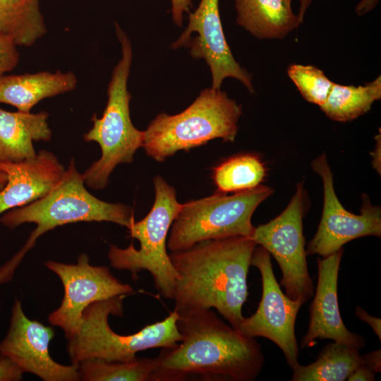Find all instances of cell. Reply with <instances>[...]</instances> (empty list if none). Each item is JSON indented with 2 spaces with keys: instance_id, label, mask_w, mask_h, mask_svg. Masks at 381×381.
I'll return each mask as SVG.
<instances>
[{
  "instance_id": "4dcf8cb0",
  "label": "cell",
  "mask_w": 381,
  "mask_h": 381,
  "mask_svg": "<svg viewBox=\"0 0 381 381\" xmlns=\"http://www.w3.org/2000/svg\"><path fill=\"white\" fill-rule=\"evenodd\" d=\"M375 373L367 366L361 364L356 370L348 377L349 381H374Z\"/></svg>"
},
{
  "instance_id": "7a4b0ae2",
  "label": "cell",
  "mask_w": 381,
  "mask_h": 381,
  "mask_svg": "<svg viewBox=\"0 0 381 381\" xmlns=\"http://www.w3.org/2000/svg\"><path fill=\"white\" fill-rule=\"evenodd\" d=\"M257 244L250 237L208 239L169 253L178 274L177 312L215 308L235 329L243 318L247 278Z\"/></svg>"
},
{
  "instance_id": "2e32d148",
  "label": "cell",
  "mask_w": 381,
  "mask_h": 381,
  "mask_svg": "<svg viewBox=\"0 0 381 381\" xmlns=\"http://www.w3.org/2000/svg\"><path fill=\"white\" fill-rule=\"evenodd\" d=\"M7 183L0 191V214L26 205L49 193L61 181L66 169L51 152L40 150L30 159L0 162Z\"/></svg>"
},
{
  "instance_id": "5bb4252c",
  "label": "cell",
  "mask_w": 381,
  "mask_h": 381,
  "mask_svg": "<svg viewBox=\"0 0 381 381\" xmlns=\"http://www.w3.org/2000/svg\"><path fill=\"white\" fill-rule=\"evenodd\" d=\"M54 337L51 327L30 320L21 301L16 299L8 332L0 343V356L9 358L23 373L35 374L44 381L80 380L78 365H64L51 357L49 346Z\"/></svg>"
},
{
  "instance_id": "3957f363",
  "label": "cell",
  "mask_w": 381,
  "mask_h": 381,
  "mask_svg": "<svg viewBox=\"0 0 381 381\" xmlns=\"http://www.w3.org/2000/svg\"><path fill=\"white\" fill-rule=\"evenodd\" d=\"M134 220L131 207L101 200L88 192L83 174L72 159L64 176L49 193L26 205L8 210L0 217V222L10 229L24 223L37 225L23 248L0 267V284L12 279L24 255L47 231L78 222H110L128 229Z\"/></svg>"
},
{
  "instance_id": "d6a6232c",
  "label": "cell",
  "mask_w": 381,
  "mask_h": 381,
  "mask_svg": "<svg viewBox=\"0 0 381 381\" xmlns=\"http://www.w3.org/2000/svg\"><path fill=\"white\" fill-rule=\"evenodd\" d=\"M377 144L375 148V150L373 152L372 158H373V164L375 169H377L379 173H380V159H378V157L380 159V133L379 135H377L375 137Z\"/></svg>"
},
{
  "instance_id": "ffe728a7",
  "label": "cell",
  "mask_w": 381,
  "mask_h": 381,
  "mask_svg": "<svg viewBox=\"0 0 381 381\" xmlns=\"http://www.w3.org/2000/svg\"><path fill=\"white\" fill-rule=\"evenodd\" d=\"M362 364L359 349L333 341L319 353L318 359L292 369V381H344Z\"/></svg>"
},
{
  "instance_id": "484cf974",
  "label": "cell",
  "mask_w": 381,
  "mask_h": 381,
  "mask_svg": "<svg viewBox=\"0 0 381 381\" xmlns=\"http://www.w3.org/2000/svg\"><path fill=\"white\" fill-rule=\"evenodd\" d=\"M17 47L12 38L0 34V77L18 65L20 54Z\"/></svg>"
},
{
  "instance_id": "4fadbf2b",
  "label": "cell",
  "mask_w": 381,
  "mask_h": 381,
  "mask_svg": "<svg viewBox=\"0 0 381 381\" xmlns=\"http://www.w3.org/2000/svg\"><path fill=\"white\" fill-rule=\"evenodd\" d=\"M183 46L189 48L193 58L205 61L212 74V87L220 89L225 78H234L254 92L251 75L235 60L226 40L219 0H200L196 10L189 13L187 28L171 48Z\"/></svg>"
},
{
  "instance_id": "44dd1931",
  "label": "cell",
  "mask_w": 381,
  "mask_h": 381,
  "mask_svg": "<svg viewBox=\"0 0 381 381\" xmlns=\"http://www.w3.org/2000/svg\"><path fill=\"white\" fill-rule=\"evenodd\" d=\"M47 32L40 0H0V34L30 47Z\"/></svg>"
},
{
  "instance_id": "e0dca14e",
  "label": "cell",
  "mask_w": 381,
  "mask_h": 381,
  "mask_svg": "<svg viewBox=\"0 0 381 381\" xmlns=\"http://www.w3.org/2000/svg\"><path fill=\"white\" fill-rule=\"evenodd\" d=\"M78 79L72 71L2 75L0 77V103L30 112L41 100L72 91Z\"/></svg>"
},
{
  "instance_id": "83f0119b",
  "label": "cell",
  "mask_w": 381,
  "mask_h": 381,
  "mask_svg": "<svg viewBox=\"0 0 381 381\" xmlns=\"http://www.w3.org/2000/svg\"><path fill=\"white\" fill-rule=\"evenodd\" d=\"M171 2L173 22L176 25L181 27L183 14L190 13V8L192 7V0H171Z\"/></svg>"
},
{
  "instance_id": "cb8c5ba5",
  "label": "cell",
  "mask_w": 381,
  "mask_h": 381,
  "mask_svg": "<svg viewBox=\"0 0 381 381\" xmlns=\"http://www.w3.org/2000/svg\"><path fill=\"white\" fill-rule=\"evenodd\" d=\"M155 367V358L131 361L90 358L78 364V371L80 379L85 381H150Z\"/></svg>"
},
{
  "instance_id": "f1b7e54d",
  "label": "cell",
  "mask_w": 381,
  "mask_h": 381,
  "mask_svg": "<svg viewBox=\"0 0 381 381\" xmlns=\"http://www.w3.org/2000/svg\"><path fill=\"white\" fill-rule=\"evenodd\" d=\"M356 316L362 321L368 323L373 329L379 340H381V320L368 314L364 309L357 306L355 309Z\"/></svg>"
},
{
  "instance_id": "836d02e7",
  "label": "cell",
  "mask_w": 381,
  "mask_h": 381,
  "mask_svg": "<svg viewBox=\"0 0 381 381\" xmlns=\"http://www.w3.org/2000/svg\"><path fill=\"white\" fill-rule=\"evenodd\" d=\"M311 1L312 0H300L299 11L297 16L298 17V19L301 23L303 20L305 13L307 8H308V6L310 5Z\"/></svg>"
},
{
  "instance_id": "8fae6325",
  "label": "cell",
  "mask_w": 381,
  "mask_h": 381,
  "mask_svg": "<svg viewBox=\"0 0 381 381\" xmlns=\"http://www.w3.org/2000/svg\"><path fill=\"white\" fill-rule=\"evenodd\" d=\"M44 265L59 277L64 289L60 306L48 320L52 325L61 327L67 339L78 332L83 312L90 305L133 292L131 286L116 279L108 267L91 265L85 253L78 256L77 264L49 260Z\"/></svg>"
},
{
  "instance_id": "9c48e42d",
  "label": "cell",
  "mask_w": 381,
  "mask_h": 381,
  "mask_svg": "<svg viewBox=\"0 0 381 381\" xmlns=\"http://www.w3.org/2000/svg\"><path fill=\"white\" fill-rule=\"evenodd\" d=\"M303 188L298 183L286 209L269 222L255 227L251 238L277 262L282 272L280 286L290 298L302 304L313 294L303 232Z\"/></svg>"
},
{
  "instance_id": "8992f818",
  "label": "cell",
  "mask_w": 381,
  "mask_h": 381,
  "mask_svg": "<svg viewBox=\"0 0 381 381\" xmlns=\"http://www.w3.org/2000/svg\"><path fill=\"white\" fill-rule=\"evenodd\" d=\"M119 296L95 302L84 310L78 332L68 339V353L73 364L90 358L131 361L136 353L153 348H167L181 341L177 327L179 314L174 310L163 320L147 325L136 333L121 335L109 325L110 315H123V299Z\"/></svg>"
},
{
  "instance_id": "7402d4cb",
  "label": "cell",
  "mask_w": 381,
  "mask_h": 381,
  "mask_svg": "<svg viewBox=\"0 0 381 381\" xmlns=\"http://www.w3.org/2000/svg\"><path fill=\"white\" fill-rule=\"evenodd\" d=\"M381 98V77L364 85H343L334 83L321 110L332 120L348 122L367 113Z\"/></svg>"
},
{
  "instance_id": "7c38bea8",
  "label": "cell",
  "mask_w": 381,
  "mask_h": 381,
  "mask_svg": "<svg viewBox=\"0 0 381 381\" xmlns=\"http://www.w3.org/2000/svg\"><path fill=\"white\" fill-rule=\"evenodd\" d=\"M313 169L322 179L324 202L320 222L306 249L307 255L322 258L342 248L346 243L364 236H381V210L373 205L368 195L363 197L359 214L348 212L339 200L334 188L333 173L325 154L311 162Z\"/></svg>"
},
{
  "instance_id": "52a82bcc",
  "label": "cell",
  "mask_w": 381,
  "mask_h": 381,
  "mask_svg": "<svg viewBox=\"0 0 381 381\" xmlns=\"http://www.w3.org/2000/svg\"><path fill=\"white\" fill-rule=\"evenodd\" d=\"M153 184L155 197L150 211L128 228L130 236L139 241V249L133 243L126 248L110 245L108 258L113 267L129 271L133 279L140 272L148 271L159 294L172 300L178 274L167 251V243L182 204L176 199L174 188L162 176H156Z\"/></svg>"
},
{
  "instance_id": "4316f807",
  "label": "cell",
  "mask_w": 381,
  "mask_h": 381,
  "mask_svg": "<svg viewBox=\"0 0 381 381\" xmlns=\"http://www.w3.org/2000/svg\"><path fill=\"white\" fill-rule=\"evenodd\" d=\"M23 372L9 358L0 356V381L20 380Z\"/></svg>"
},
{
  "instance_id": "ba28073f",
  "label": "cell",
  "mask_w": 381,
  "mask_h": 381,
  "mask_svg": "<svg viewBox=\"0 0 381 381\" xmlns=\"http://www.w3.org/2000/svg\"><path fill=\"white\" fill-rule=\"evenodd\" d=\"M272 192L271 188L260 185L231 195L219 192L182 204L169 230L167 249L183 250L208 239L251 238L255 229L252 216Z\"/></svg>"
},
{
  "instance_id": "e575fe53",
  "label": "cell",
  "mask_w": 381,
  "mask_h": 381,
  "mask_svg": "<svg viewBox=\"0 0 381 381\" xmlns=\"http://www.w3.org/2000/svg\"><path fill=\"white\" fill-rule=\"evenodd\" d=\"M7 183V176L6 174L0 171V191L4 188Z\"/></svg>"
},
{
  "instance_id": "30bf717a",
  "label": "cell",
  "mask_w": 381,
  "mask_h": 381,
  "mask_svg": "<svg viewBox=\"0 0 381 381\" xmlns=\"http://www.w3.org/2000/svg\"><path fill=\"white\" fill-rule=\"evenodd\" d=\"M270 255L260 246H257L253 252L250 265L255 267L261 274L262 297L255 313L243 317L236 329L246 336L265 337L274 342L293 369L299 364L295 323L303 304L282 291L274 277Z\"/></svg>"
},
{
  "instance_id": "5b68a950",
  "label": "cell",
  "mask_w": 381,
  "mask_h": 381,
  "mask_svg": "<svg viewBox=\"0 0 381 381\" xmlns=\"http://www.w3.org/2000/svg\"><path fill=\"white\" fill-rule=\"evenodd\" d=\"M115 28L121 57L112 71L103 114L101 118L93 115L92 127L83 135L85 141L97 143L102 151L101 157L82 174L85 183L94 189L107 186L109 176L118 164L131 163L143 142V131L133 126L130 116L131 95L128 90V80L133 59L132 46L117 23Z\"/></svg>"
},
{
  "instance_id": "f546056e",
  "label": "cell",
  "mask_w": 381,
  "mask_h": 381,
  "mask_svg": "<svg viewBox=\"0 0 381 381\" xmlns=\"http://www.w3.org/2000/svg\"><path fill=\"white\" fill-rule=\"evenodd\" d=\"M361 356L363 365L367 366L375 373L381 371V350L380 349L361 355Z\"/></svg>"
},
{
  "instance_id": "d590c367",
  "label": "cell",
  "mask_w": 381,
  "mask_h": 381,
  "mask_svg": "<svg viewBox=\"0 0 381 381\" xmlns=\"http://www.w3.org/2000/svg\"><path fill=\"white\" fill-rule=\"evenodd\" d=\"M289 1H291L292 0H289Z\"/></svg>"
},
{
  "instance_id": "277c9868",
  "label": "cell",
  "mask_w": 381,
  "mask_h": 381,
  "mask_svg": "<svg viewBox=\"0 0 381 381\" xmlns=\"http://www.w3.org/2000/svg\"><path fill=\"white\" fill-rule=\"evenodd\" d=\"M242 106L220 89L205 88L181 112L158 114L143 131L146 155L162 162L178 151L203 145L221 138L234 141Z\"/></svg>"
},
{
  "instance_id": "603a6c76",
  "label": "cell",
  "mask_w": 381,
  "mask_h": 381,
  "mask_svg": "<svg viewBox=\"0 0 381 381\" xmlns=\"http://www.w3.org/2000/svg\"><path fill=\"white\" fill-rule=\"evenodd\" d=\"M266 169L253 154L231 157L214 167L212 180L221 193L240 192L258 187L263 181Z\"/></svg>"
},
{
  "instance_id": "9a60e30c",
  "label": "cell",
  "mask_w": 381,
  "mask_h": 381,
  "mask_svg": "<svg viewBox=\"0 0 381 381\" xmlns=\"http://www.w3.org/2000/svg\"><path fill=\"white\" fill-rule=\"evenodd\" d=\"M343 253L342 248L318 259V283L310 306L308 331L301 342L303 349L313 346L318 339H332L358 349L365 346V338L346 328L339 312L337 282Z\"/></svg>"
},
{
  "instance_id": "6da1fadb",
  "label": "cell",
  "mask_w": 381,
  "mask_h": 381,
  "mask_svg": "<svg viewBox=\"0 0 381 381\" xmlns=\"http://www.w3.org/2000/svg\"><path fill=\"white\" fill-rule=\"evenodd\" d=\"M180 344L162 348L150 381H181L193 376L253 381L265 364L255 338L241 334L211 309L177 312Z\"/></svg>"
},
{
  "instance_id": "d6986e66",
  "label": "cell",
  "mask_w": 381,
  "mask_h": 381,
  "mask_svg": "<svg viewBox=\"0 0 381 381\" xmlns=\"http://www.w3.org/2000/svg\"><path fill=\"white\" fill-rule=\"evenodd\" d=\"M289 0H235L236 23L258 39H282L301 23Z\"/></svg>"
},
{
  "instance_id": "ac0fdd59",
  "label": "cell",
  "mask_w": 381,
  "mask_h": 381,
  "mask_svg": "<svg viewBox=\"0 0 381 381\" xmlns=\"http://www.w3.org/2000/svg\"><path fill=\"white\" fill-rule=\"evenodd\" d=\"M49 114L8 111L0 108V162H17L36 155L34 141H49Z\"/></svg>"
},
{
  "instance_id": "d4e9b609",
  "label": "cell",
  "mask_w": 381,
  "mask_h": 381,
  "mask_svg": "<svg viewBox=\"0 0 381 381\" xmlns=\"http://www.w3.org/2000/svg\"><path fill=\"white\" fill-rule=\"evenodd\" d=\"M287 74L302 97L320 107L326 102L334 84L322 70L312 65L291 64Z\"/></svg>"
},
{
  "instance_id": "1f68e13d",
  "label": "cell",
  "mask_w": 381,
  "mask_h": 381,
  "mask_svg": "<svg viewBox=\"0 0 381 381\" xmlns=\"http://www.w3.org/2000/svg\"><path fill=\"white\" fill-rule=\"evenodd\" d=\"M379 0H361L356 7L358 16L364 15L372 11L378 4Z\"/></svg>"
}]
</instances>
